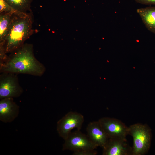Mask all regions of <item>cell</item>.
<instances>
[{
    "instance_id": "11",
    "label": "cell",
    "mask_w": 155,
    "mask_h": 155,
    "mask_svg": "<svg viewBox=\"0 0 155 155\" xmlns=\"http://www.w3.org/2000/svg\"><path fill=\"white\" fill-rule=\"evenodd\" d=\"M136 11L147 29L155 34V7L140 8Z\"/></svg>"
},
{
    "instance_id": "2",
    "label": "cell",
    "mask_w": 155,
    "mask_h": 155,
    "mask_svg": "<svg viewBox=\"0 0 155 155\" xmlns=\"http://www.w3.org/2000/svg\"><path fill=\"white\" fill-rule=\"evenodd\" d=\"M31 12L14 13L5 42L6 53L16 51L33 34Z\"/></svg>"
},
{
    "instance_id": "4",
    "label": "cell",
    "mask_w": 155,
    "mask_h": 155,
    "mask_svg": "<svg viewBox=\"0 0 155 155\" xmlns=\"http://www.w3.org/2000/svg\"><path fill=\"white\" fill-rule=\"evenodd\" d=\"M129 135L133 141L132 155H143L148 151L150 147L151 133L150 129L145 124H133L129 127Z\"/></svg>"
},
{
    "instance_id": "10",
    "label": "cell",
    "mask_w": 155,
    "mask_h": 155,
    "mask_svg": "<svg viewBox=\"0 0 155 155\" xmlns=\"http://www.w3.org/2000/svg\"><path fill=\"white\" fill-rule=\"evenodd\" d=\"M19 107L13 98H7L0 101V120L5 123L11 122L17 117Z\"/></svg>"
},
{
    "instance_id": "6",
    "label": "cell",
    "mask_w": 155,
    "mask_h": 155,
    "mask_svg": "<svg viewBox=\"0 0 155 155\" xmlns=\"http://www.w3.org/2000/svg\"><path fill=\"white\" fill-rule=\"evenodd\" d=\"M84 121V117L81 113L69 112L58 121L57 125L58 133L65 140L73 129L76 128L80 130Z\"/></svg>"
},
{
    "instance_id": "9",
    "label": "cell",
    "mask_w": 155,
    "mask_h": 155,
    "mask_svg": "<svg viewBox=\"0 0 155 155\" xmlns=\"http://www.w3.org/2000/svg\"><path fill=\"white\" fill-rule=\"evenodd\" d=\"M86 129L87 136L94 145L97 147L104 148L109 138L98 121L89 123Z\"/></svg>"
},
{
    "instance_id": "13",
    "label": "cell",
    "mask_w": 155,
    "mask_h": 155,
    "mask_svg": "<svg viewBox=\"0 0 155 155\" xmlns=\"http://www.w3.org/2000/svg\"><path fill=\"white\" fill-rule=\"evenodd\" d=\"M14 10L24 13L31 12L32 0H5Z\"/></svg>"
},
{
    "instance_id": "14",
    "label": "cell",
    "mask_w": 155,
    "mask_h": 155,
    "mask_svg": "<svg viewBox=\"0 0 155 155\" xmlns=\"http://www.w3.org/2000/svg\"><path fill=\"white\" fill-rule=\"evenodd\" d=\"M10 12H13L14 13H21L13 9L5 0H0V13Z\"/></svg>"
},
{
    "instance_id": "1",
    "label": "cell",
    "mask_w": 155,
    "mask_h": 155,
    "mask_svg": "<svg viewBox=\"0 0 155 155\" xmlns=\"http://www.w3.org/2000/svg\"><path fill=\"white\" fill-rule=\"evenodd\" d=\"M11 53L7 60L0 64V73L9 72L40 77L45 73V66L35 57L32 44H24Z\"/></svg>"
},
{
    "instance_id": "5",
    "label": "cell",
    "mask_w": 155,
    "mask_h": 155,
    "mask_svg": "<svg viewBox=\"0 0 155 155\" xmlns=\"http://www.w3.org/2000/svg\"><path fill=\"white\" fill-rule=\"evenodd\" d=\"M23 90L20 84L17 74L2 72L0 75V99L16 98L22 94Z\"/></svg>"
},
{
    "instance_id": "12",
    "label": "cell",
    "mask_w": 155,
    "mask_h": 155,
    "mask_svg": "<svg viewBox=\"0 0 155 155\" xmlns=\"http://www.w3.org/2000/svg\"><path fill=\"white\" fill-rule=\"evenodd\" d=\"M14 13L11 12L0 13V48L5 49V40Z\"/></svg>"
},
{
    "instance_id": "7",
    "label": "cell",
    "mask_w": 155,
    "mask_h": 155,
    "mask_svg": "<svg viewBox=\"0 0 155 155\" xmlns=\"http://www.w3.org/2000/svg\"><path fill=\"white\" fill-rule=\"evenodd\" d=\"M98 121L109 138L126 139V136L129 135V127L119 120L103 117Z\"/></svg>"
},
{
    "instance_id": "15",
    "label": "cell",
    "mask_w": 155,
    "mask_h": 155,
    "mask_svg": "<svg viewBox=\"0 0 155 155\" xmlns=\"http://www.w3.org/2000/svg\"><path fill=\"white\" fill-rule=\"evenodd\" d=\"M137 3L144 5H155V0H134Z\"/></svg>"
},
{
    "instance_id": "3",
    "label": "cell",
    "mask_w": 155,
    "mask_h": 155,
    "mask_svg": "<svg viewBox=\"0 0 155 155\" xmlns=\"http://www.w3.org/2000/svg\"><path fill=\"white\" fill-rule=\"evenodd\" d=\"M90 140L87 135L77 130L71 132L65 140L62 150L73 152V155H96L97 148Z\"/></svg>"
},
{
    "instance_id": "8",
    "label": "cell",
    "mask_w": 155,
    "mask_h": 155,
    "mask_svg": "<svg viewBox=\"0 0 155 155\" xmlns=\"http://www.w3.org/2000/svg\"><path fill=\"white\" fill-rule=\"evenodd\" d=\"M102 149L103 155L132 154V148L127 144L126 139L109 138Z\"/></svg>"
}]
</instances>
